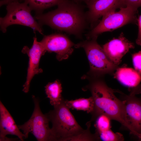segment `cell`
I'll use <instances>...</instances> for the list:
<instances>
[{
  "label": "cell",
  "mask_w": 141,
  "mask_h": 141,
  "mask_svg": "<svg viewBox=\"0 0 141 141\" xmlns=\"http://www.w3.org/2000/svg\"><path fill=\"white\" fill-rule=\"evenodd\" d=\"M57 6L56 9L46 13L36 14L34 17L42 26L46 25L81 38L89 24L83 8L70 0H64Z\"/></svg>",
  "instance_id": "cell-1"
},
{
  "label": "cell",
  "mask_w": 141,
  "mask_h": 141,
  "mask_svg": "<svg viewBox=\"0 0 141 141\" xmlns=\"http://www.w3.org/2000/svg\"><path fill=\"white\" fill-rule=\"evenodd\" d=\"M89 83L86 88L91 92L94 103L91 114V122L98 115L105 114L112 120L116 121L125 128L133 131L129 124L124 101L115 95L114 90L109 87L102 77H89Z\"/></svg>",
  "instance_id": "cell-2"
},
{
  "label": "cell",
  "mask_w": 141,
  "mask_h": 141,
  "mask_svg": "<svg viewBox=\"0 0 141 141\" xmlns=\"http://www.w3.org/2000/svg\"><path fill=\"white\" fill-rule=\"evenodd\" d=\"M46 114L52 125L53 141L77 140L85 131L78 124L64 99L60 104Z\"/></svg>",
  "instance_id": "cell-3"
},
{
  "label": "cell",
  "mask_w": 141,
  "mask_h": 141,
  "mask_svg": "<svg viewBox=\"0 0 141 141\" xmlns=\"http://www.w3.org/2000/svg\"><path fill=\"white\" fill-rule=\"evenodd\" d=\"M97 38L87 39L75 45V47L83 48L85 51L90 66L89 77H102L107 74L113 75L119 67L109 60L102 47L97 42Z\"/></svg>",
  "instance_id": "cell-4"
},
{
  "label": "cell",
  "mask_w": 141,
  "mask_h": 141,
  "mask_svg": "<svg viewBox=\"0 0 141 141\" xmlns=\"http://www.w3.org/2000/svg\"><path fill=\"white\" fill-rule=\"evenodd\" d=\"M6 9V15L0 18V29L3 33L6 32L8 26L16 24L29 27L33 30L34 33L37 31L43 34L42 26L32 15V10L26 3L12 2L7 5Z\"/></svg>",
  "instance_id": "cell-5"
},
{
  "label": "cell",
  "mask_w": 141,
  "mask_h": 141,
  "mask_svg": "<svg viewBox=\"0 0 141 141\" xmlns=\"http://www.w3.org/2000/svg\"><path fill=\"white\" fill-rule=\"evenodd\" d=\"M111 11L104 15L102 20L85 34L87 39L97 38L102 33L112 31L129 24H135L137 21V10L130 7L120 8L119 11Z\"/></svg>",
  "instance_id": "cell-6"
},
{
  "label": "cell",
  "mask_w": 141,
  "mask_h": 141,
  "mask_svg": "<svg viewBox=\"0 0 141 141\" xmlns=\"http://www.w3.org/2000/svg\"><path fill=\"white\" fill-rule=\"evenodd\" d=\"M34 104L32 114L30 119L24 124L18 125L27 138L30 133L38 141H53L51 128L49 127V120L40 109L39 101L34 96H32Z\"/></svg>",
  "instance_id": "cell-7"
},
{
  "label": "cell",
  "mask_w": 141,
  "mask_h": 141,
  "mask_svg": "<svg viewBox=\"0 0 141 141\" xmlns=\"http://www.w3.org/2000/svg\"><path fill=\"white\" fill-rule=\"evenodd\" d=\"M46 51L56 54L57 60L67 58L73 51L74 44L66 35L55 33L44 36L40 42Z\"/></svg>",
  "instance_id": "cell-8"
},
{
  "label": "cell",
  "mask_w": 141,
  "mask_h": 141,
  "mask_svg": "<svg viewBox=\"0 0 141 141\" xmlns=\"http://www.w3.org/2000/svg\"><path fill=\"white\" fill-rule=\"evenodd\" d=\"M115 92L119 93L120 98L125 104L129 123L134 136L138 139L141 138V97H138L134 93L125 94L118 90Z\"/></svg>",
  "instance_id": "cell-9"
},
{
  "label": "cell",
  "mask_w": 141,
  "mask_h": 141,
  "mask_svg": "<svg viewBox=\"0 0 141 141\" xmlns=\"http://www.w3.org/2000/svg\"><path fill=\"white\" fill-rule=\"evenodd\" d=\"M40 42L37 41L36 36L33 38V45L30 48L27 46L23 48L22 52L26 54L29 57V62L26 80L23 85L22 91L27 93L29 90L32 79L34 76L43 72V70L39 68L40 58L46 52Z\"/></svg>",
  "instance_id": "cell-10"
},
{
  "label": "cell",
  "mask_w": 141,
  "mask_h": 141,
  "mask_svg": "<svg viewBox=\"0 0 141 141\" xmlns=\"http://www.w3.org/2000/svg\"><path fill=\"white\" fill-rule=\"evenodd\" d=\"M85 3L88 8L86 17L91 29L97 25L99 19L107 13L125 7L123 0H89Z\"/></svg>",
  "instance_id": "cell-11"
},
{
  "label": "cell",
  "mask_w": 141,
  "mask_h": 141,
  "mask_svg": "<svg viewBox=\"0 0 141 141\" xmlns=\"http://www.w3.org/2000/svg\"><path fill=\"white\" fill-rule=\"evenodd\" d=\"M134 47V43L125 37L123 32L118 38H113L102 47L109 60L118 66L121 62L123 57L130 49Z\"/></svg>",
  "instance_id": "cell-12"
},
{
  "label": "cell",
  "mask_w": 141,
  "mask_h": 141,
  "mask_svg": "<svg viewBox=\"0 0 141 141\" xmlns=\"http://www.w3.org/2000/svg\"><path fill=\"white\" fill-rule=\"evenodd\" d=\"M13 118L0 101V141L8 134L17 137L21 141L25 139V136L20 130Z\"/></svg>",
  "instance_id": "cell-13"
},
{
  "label": "cell",
  "mask_w": 141,
  "mask_h": 141,
  "mask_svg": "<svg viewBox=\"0 0 141 141\" xmlns=\"http://www.w3.org/2000/svg\"><path fill=\"white\" fill-rule=\"evenodd\" d=\"M113 75L121 84L127 87L130 92L141 85V77L132 68L118 67Z\"/></svg>",
  "instance_id": "cell-14"
},
{
  "label": "cell",
  "mask_w": 141,
  "mask_h": 141,
  "mask_svg": "<svg viewBox=\"0 0 141 141\" xmlns=\"http://www.w3.org/2000/svg\"><path fill=\"white\" fill-rule=\"evenodd\" d=\"M45 90L50 104L54 107L60 104L64 99L61 95V84L58 80L48 83L45 87Z\"/></svg>",
  "instance_id": "cell-15"
},
{
  "label": "cell",
  "mask_w": 141,
  "mask_h": 141,
  "mask_svg": "<svg viewBox=\"0 0 141 141\" xmlns=\"http://www.w3.org/2000/svg\"><path fill=\"white\" fill-rule=\"evenodd\" d=\"M64 102L69 109L86 111L91 114L94 109V101L92 96L88 98H80L71 100H64Z\"/></svg>",
  "instance_id": "cell-16"
},
{
  "label": "cell",
  "mask_w": 141,
  "mask_h": 141,
  "mask_svg": "<svg viewBox=\"0 0 141 141\" xmlns=\"http://www.w3.org/2000/svg\"><path fill=\"white\" fill-rule=\"evenodd\" d=\"M26 3L36 14L42 13L45 9L58 5L64 0H22Z\"/></svg>",
  "instance_id": "cell-17"
},
{
  "label": "cell",
  "mask_w": 141,
  "mask_h": 141,
  "mask_svg": "<svg viewBox=\"0 0 141 141\" xmlns=\"http://www.w3.org/2000/svg\"><path fill=\"white\" fill-rule=\"evenodd\" d=\"M111 120L109 116L105 114H101L97 116L93 121L95 122V132L98 135L101 132L110 129Z\"/></svg>",
  "instance_id": "cell-18"
},
{
  "label": "cell",
  "mask_w": 141,
  "mask_h": 141,
  "mask_svg": "<svg viewBox=\"0 0 141 141\" xmlns=\"http://www.w3.org/2000/svg\"><path fill=\"white\" fill-rule=\"evenodd\" d=\"M101 140L104 141H123V135L119 132L114 133L110 129L98 134Z\"/></svg>",
  "instance_id": "cell-19"
},
{
  "label": "cell",
  "mask_w": 141,
  "mask_h": 141,
  "mask_svg": "<svg viewBox=\"0 0 141 141\" xmlns=\"http://www.w3.org/2000/svg\"><path fill=\"white\" fill-rule=\"evenodd\" d=\"M134 69L141 77V51L132 54Z\"/></svg>",
  "instance_id": "cell-20"
},
{
  "label": "cell",
  "mask_w": 141,
  "mask_h": 141,
  "mask_svg": "<svg viewBox=\"0 0 141 141\" xmlns=\"http://www.w3.org/2000/svg\"><path fill=\"white\" fill-rule=\"evenodd\" d=\"M125 7H130L136 10L141 7V0H123Z\"/></svg>",
  "instance_id": "cell-21"
},
{
  "label": "cell",
  "mask_w": 141,
  "mask_h": 141,
  "mask_svg": "<svg viewBox=\"0 0 141 141\" xmlns=\"http://www.w3.org/2000/svg\"><path fill=\"white\" fill-rule=\"evenodd\" d=\"M137 21L138 27V31L137 37L136 40V42L137 44L141 46V15L139 16L137 19Z\"/></svg>",
  "instance_id": "cell-22"
},
{
  "label": "cell",
  "mask_w": 141,
  "mask_h": 141,
  "mask_svg": "<svg viewBox=\"0 0 141 141\" xmlns=\"http://www.w3.org/2000/svg\"><path fill=\"white\" fill-rule=\"evenodd\" d=\"M19 0H1L0 1V7L4 5H7L8 4L11 3L19 1Z\"/></svg>",
  "instance_id": "cell-23"
},
{
  "label": "cell",
  "mask_w": 141,
  "mask_h": 141,
  "mask_svg": "<svg viewBox=\"0 0 141 141\" xmlns=\"http://www.w3.org/2000/svg\"><path fill=\"white\" fill-rule=\"evenodd\" d=\"M74 1L77 2H86L89 0H73Z\"/></svg>",
  "instance_id": "cell-24"
},
{
  "label": "cell",
  "mask_w": 141,
  "mask_h": 141,
  "mask_svg": "<svg viewBox=\"0 0 141 141\" xmlns=\"http://www.w3.org/2000/svg\"><path fill=\"white\" fill-rule=\"evenodd\" d=\"M138 141H141V138L138 139Z\"/></svg>",
  "instance_id": "cell-25"
},
{
  "label": "cell",
  "mask_w": 141,
  "mask_h": 141,
  "mask_svg": "<svg viewBox=\"0 0 141 141\" xmlns=\"http://www.w3.org/2000/svg\"></svg>",
  "instance_id": "cell-26"
}]
</instances>
